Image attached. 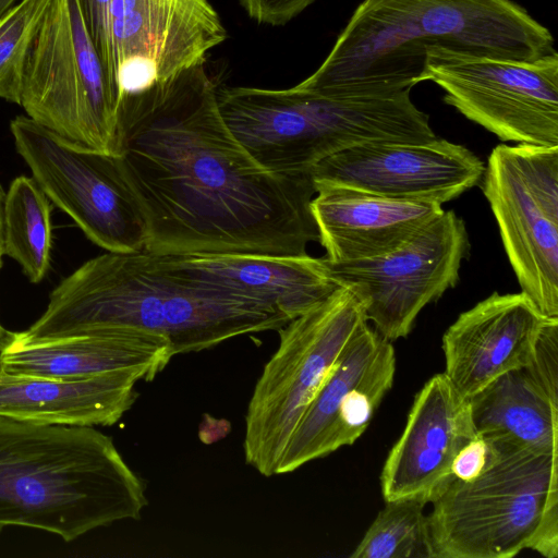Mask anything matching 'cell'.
<instances>
[{
    "instance_id": "cell-27",
    "label": "cell",
    "mask_w": 558,
    "mask_h": 558,
    "mask_svg": "<svg viewBox=\"0 0 558 558\" xmlns=\"http://www.w3.org/2000/svg\"><path fill=\"white\" fill-rule=\"evenodd\" d=\"M77 1L86 28L105 68L110 87L120 101L110 44L109 10L112 0Z\"/></svg>"
},
{
    "instance_id": "cell-17",
    "label": "cell",
    "mask_w": 558,
    "mask_h": 558,
    "mask_svg": "<svg viewBox=\"0 0 558 558\" xmlns=\"http://www.w3.org/2000/svg\"><path fill=\"white\" fill-rule=\"evenodd\" d=\"M153 255V254H151ZM169 275L222 296L267 305L290 320L313 308L339 287L323 260L308 254L153 255Z\"/></svg>"
},
{
    "instance_id": "cell-26",
    "label": "cell",
    "mask_w": 558,
    "mask_h": 558,
    "mask_svg": "<svg viewBox=\"0 0 558 558\" xmlns=\"http://www.w3.org/2000/svg\"><path fill=\"white\" fill-rule=\"evenodd\" d=\"M526 376L558 405V318H548L539 329Z\"/></svg>"
},
{
    "instance_id": "cell-20",
    "label": "cell",
    "mask_w": 558,
    "mask_h": 558,
    "mask_svg": "<svg viewBox=\"0 0 558 558\" xmlns=\"http://www.w3.org/2000/svg\"><path fill=\"white\" fill-rule=\"evenodd\" d=\"M311 211L318 240L332 263L377 257L390 252L444 213L436 203L402 201L322 187Z\"/></svg>"
},
{
    "instance_id": "cell-3",
    "label": "cell",
    "mask_w": 558,
    "mask_h": 558,
    "mask_svg": "<svg viewBox=\"0 0 558 558\" xmlns=\"http://www.w3.org/2000/svg\"><path fill=\"white\" fill-rule=\"evenodd\" d=\"M289 320L267 305L187 284L145 251L107 252L61 281L45 313L14 339L36 342L130 327L162 336L177 355L278 330Z\"/></svg>"
},
{
    "instance_id": "cell-13",
    "label": "cell",
    "mask_w": 558,
    "mask_h": 558,
    "mask_svg": "<svg viewBox=\"0 0 558 558\" xmlns=\"http://www.w3.org/2000/svg\"><path fill=\"white\" fill-rule=\"evenodd\" d=\"M484 162L465 146L428 141H379L336 153L315 165V191L351 190L442 205L477 185Z\"/></svg>"
},
{
    "instance_id": "cell-9",
    "label": "cell",
    "mask_w": 558,
    "mask_h": 558,
    "mask_svg": "<svg viewBox=\"0 0 558 558\" xmlns=\"http://www.w3.org/2000/svg\"><path fill=\"white\" fill-rule=\"evenodd\" d=\"M10 130L35 181L92 242L111 253L145 250L146 217L117 155L70 142L28 116L15 117Z\"/></svg>"
},
{
    "instance_id": "cell-25",
    "label": "cell",
    "mask_w": 558,
    "mask_h": 558,
    "mask_svg": "<svg viewBox=\"0 0 558 558\" xmlns=\"http://www.w3.org/2000/svg\"><path fill=\"white\" fill-rule=\"evenodd\" d=\"M51 0H20L0 16V99L20 105L34 40Z\"/></svg>"
},
{
    "instance_id": "cell-10",
    "label": "cell",
    "mask_w": 558,
    "mask_h": 558,
    "mask_svg": "<svg viewBox=\"0 0 558 558\" xmlns=\"http://www.w3.org/2000/svg\"><path fill=\"white\" fill-rule=\"evenodd\" d=\"M421 82L504 142L558 146V53L534 60L474 54L444 46L425 51Z\"/></svg>"
},
{
    "instance_id": "cell-29",
    "label": "cell",
    "mask_w": 558,
    "mask_h": 558,
    "mask_svg": "<svg viewBox=\"0 0 558 558\" xmlns=\"http://www.w3.org/2000/svg\"><path fill=\"white\" fill-rule=\"evenodd\" d=\"M499 451L487 440L476 437L457 456L452 465V477L468 481L486 470Z\"/></svg>"
},
{
    "instance_id": "cell-22",
    "label": "cell",
    "mask_w": 558,
    "mask_h": 558,
    "mask_svg": "<svg viewBox=\"0 0 558 558\" xmlns=\"http://www.w3.org/2000/svg\"><path fill=\"white\" fill-rule=\"evenodd\" d=\"M468 400L477 436L496 449L558 454V405L522 368L500 375Z\"/></svg>"
},
{
    "instance_id": "cell-6",
    "label": "cell",
    "mask_w": 558,
    "mask_h": 558,
    "mask_svg": "<svg viewBox=\"0 0 558 558\" xmlns=\"http://www.w3.org/2000/svg\"><path fill=\"white\" fill-rule=\"evenodd\" d=\"M498 451L481 474L452 477L430 502L432 558H511L523 549L558 557V454Z\"/></svg>"
},
{
    "instance_id": "cell-31",
    "label": "cell",
    "mask_w": 558,
    "mask_h": 558,
    "mask_svg": "<svg viewBox=\"0 0 558 558\" xmlns=\"http://www.w3.org/2000/svg\"><path fill=\"white\" fill-rule=\"evenodd\" d=\"M16 0H0V16L15 4Z\"/></svg>"
},
{
    "instance_id": "cell-15",
    "label": "cell",
    "mask_w": 558,
    "mask_h": 558,
    "mask_svg": "<svg viewBox=\"0 0 558 558\" xmlns=\"http://www.w3.org/2000/svg\"><path fill=\"white\" fill-rule=\"evenodd\" d=\"M392 342L364 323L350 338L294 430L278 474L352 445L393 384Z\"/></svg>"
},
{
    "instance_id": "cell-1",
    "label": "cell",
    "mask_w": 558,
    "mask_h": 558,
    "mask_svg": "<svg viewBox=\"0 0 558 558\" xmlns=\"http://www.w3.org/2000/svg\"><path fill=\"white\" fill-rule=\"evenodd\" d=\"M153 255H306L318 240L311 173L260 167L223 121L204 63L118 106L117 150Z\"/></svg>"
},
{
    "instance_id": "cell-18",
    "label": "cell",
    "mask_w": 558,
    "mask_h": 558,
    "mask_svg": "<svg viewBox=\"0 0 558 558\" xmlns=\"http://www.w3.org/2000/svg\"><path fill=\"white\" fill-rule=\"evenodd\" d=\"M547 319L524 293L494 292L444 333V374L469 399L500 375L527 365Z\"/></svg>"
},
{
    "instance_id": "cell-11",
    "label": "cell",
    "mask_w": 558,
    "mask_h": 558,
    "mask_svg": "<svg viewBox=\"0 0 558 558\" xmlns=\"http://www.w3.org/2000/svg\"><path fill=\"white\" fill-rule=\"evenodd\" d=\"M482 191L521 292L558 318V146H496Z\"/></svg>"
},
{
    "instance_id": "cell-4",
    "label": "cell",
    "mask_w": 558,
    "mask_h": 558,
    "mask_svg": "<svg viewBox=\"0 0 558 558\" xmlns=\"http://www.w3.org/2000/svg\"><path fill=\"white\" fill-rule=\"evenodd\" d=\"M145 486L94 426L0 415V530L19 525L72 542L147 506Z\"/></svg>"
},
{
    "instance_id": "cell-23",
    "label": "cell",
    "mask_w": 558,
    "mask_h": 558,
    "mask_svg": "<svg viewBox=\"0 0 558 558\" xmlns=\"http://www.w3.org/2000/svg\"><path fill=\"white\" fill-rule=\"evenodd\" d=\"M4 255L22 267L33 282H40L52 248L51 205L34 178L17 177L3 203Z\"/></svg>"
},
{
    "instance_id": "cell-21",
    "label": "cell",
    "mask_w": 558,
    "mask_h": 558,
    "mask_svg": "<svg viewBox=\"0 0 558 558\" xmlns=\"http://www.w3.org/2000/svg\"><path fill=\"white\" fill-rule=\"evenodd\" d=\"M141 380L144 377L136 371L82 378L0 372V415L43 424L110 426L133 407Z\"/></svg>"
},
{
    "instance_id": "cell-24",
    "label": "cell",
    "mask_w": 558,
    "mask_h": 558,
    "mask_svg": "<svg viewBox=\"0 0 558 558\" xmlns=\"http://www.w3.org/2000/svg\"><path fill=\"white\" fill-rule=\"evenodd\" d=\"M426 504L415 498L386 501L352 558H432Z\"/></svg>"
},
{
    "instance_id": "cell-5",
    "label": "cell",
    "mask_w": 558,
    "mask_h": 558,
    "mask_svg": "<svg viewBox=\"0 0 558 558\" xmlns=\"http://www.w3.org/2000/svg\"><path fill=\"white\" fill-rule=\"evenodd\" d=\"M228 129L264 169L311 173L325 158L369 142L428 141L429 117L411 89L320 95L302 90L231 87L217 92Z\"/></svg>"
},
{
    "instance_id": "cell-2",
    "label": "cell",
    "mask_w": 558,
    "mask_h": 558,
    "mask_svg": "<svg viewBox=\"0 0 558 558\" xmlns=\"http://www.w3.org/2000/svg\"><path fill=\"white\" fill-rule=\"evenodd\" d=\"M554 44L512 0H363L319 68L295 86L320 95L392 93L421 83L430 46L534 60Z\"/></svg>"
},
{
    "instance_id": "cell-19",
    "label": "cell",
    "mask_w": 558,
    "mask_h": 558,
    "mask_svg": "<svg viewBox=\"0 0 558 558\" xmlns=\"http://www.w3.org/2000/svg\"><path fill=\"white\" fill-rule=\"evenodd\" d=\"M173 356L162 336L130 327L36 342H21L12 336L0 351V372L41 378H82L136 371L145 381H150Z\"/></svg>"
},
{
    "instance_id": "cell-30",
    "label": "cell",
    "mask_w": 558,
    "mask_h": 558,
    "mask_svg": "<svg viewBox=\"0 0 558 558\" xmlns=\"http://www.w3.org/2000/svg\"><path fill=\"white\" fill-rule=\"evenodd\" d=\"M4 192L0 185V268L2 265V256L4 255V235H3V203H4ZM13 336V332L7 330L0 324V351L9 343Z\"/></svg>"
},
{
    "instance_id": "cell-14",
    "label": "cell",
    "mask_w": 558,
    "mask_h": 558,
    "mask_svg": "<svg viewBox=\"0 0 558 558\" xmlns=\"http://www.w3.org/2000/svg\"><path fill=\"white\" fill-rule=\"evenodd\" d=\"M109 27L120 99L205 63L227 38L208 0H112Z\"/></svg>"
},
{
    "instance_id": "cell-28",
    "label": "cell",
    "mask_w": 558,
    "mask_h": 558,
    "mask_svg": "<svg viewBox=\"0 0 558 558\" xmlns=\"http://www.w3.org/2000/svg\"><path fill=\"white\" fill-rule=\"evenodd\" d=\"M315 0H239L251 19L272 26L284 25Z\"/></svg>"
},
{
    "instance_id": "cell-8",
    "label": "cell",
    "mask_w": 558,
    "mask_h": 558,
    "mask_svg": "<svg viewBox=\"0 0 558 558\" xmlns=\"http://www.w3.org/2000/svg\"><path fill=\"white\" fill-rule=\"evenodd\" d=\"M20 106L68 141L116 155L119 100L77 0H51L27 59Z\"/></svg>"
},
{
    "instance_id": "cell-12",
    "label": "cell",
    "mask_w": 558,
    "mask_h": 558,
    "mask_svg": "<svg viewBox=\"0 0 558 558\" xmlns=\"http://www.w3.org/2000/svg\"><path fill=\"white\" fill-rule=\"evenodd\" d=\"M470 244L465 225L448 210L397 248L377 257L332 263L323 257L330 277L351 286L367 322L385 339L407 337L421 311L459 280Z\"/></svg>"
},
{
    "instance_id": "cell-7",
    "label": "cell",
    "mask_w": 558,
    "mask_h": 558,
    "mask_svg": "<svg viewBox=\"0 0 558 558\" xmlns=\"http://www.w3.org/2000/svg\"><path fill=\"white\" fill-rule=\"evenodd\" d=\"M351 286L278 329L279 345L248 401L243 452L264 476L278 475L290 439L353 333L366 323Z\"/></svg>"
},
{
    "instance_id": "cell-16",
    "label": "cell",
    "mask_w": 558,
    "mask_h": 558,
    "mask_svg": "<svg viewBox=\"0 0 558 558\" xmlns=\"http://www.w3.org/2000/svg\"><path fill=\"white\" fill-rule=\"evenodd\" d=\"M477 437L469 400L436 374L416 393L404 429L385 461V501L415 498L430 504L452 480L459 452Z\"/></svg>"
}]
</instances>
